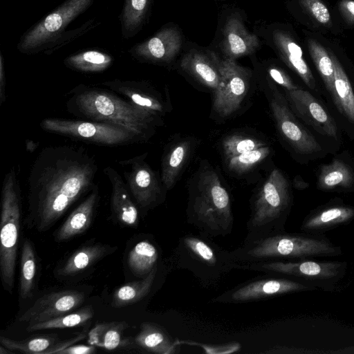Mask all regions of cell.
Segmentation results:
<instances>
[{
	"mask_svg": "<svg viewBox=\"0 0 354 354\" xmlns=\"http://www.w3.org/2000/svg\"><path fill=\"white\" fill-rule=\"evenodd\" d=\"M263 146L265 144L260 140L241 135L227 136L222 142V148L226 158L251 151Z\"/></svg>",
	"mask_w": 354,
	"mask_h": 354,
	"instance_id": "cell-41",
	"label": "cell"
},
{
	"mask_svg": "<svg viewBox=\"0 0 354 354\" xmlns=\"http://www.w3.org/2000/svg\"><path fill=\"white\" fill-rule=\"evenodd\" d=\"M354 219V207L344 205L327 206L311 213L303 221L300 230L304 232L324 234Z\"/></svg>",
	"mask_w": 354,
	"mask_h": 354,
	"instance_id": "cell-25",
	"label": "cell"
},
{
	"mask_svg": "<svg viewBox=\"0 0 354 354\" xmlns=\"http://www.w3.org/2000/svg\"><path fill=\"white\" fill-rule=\"evenodd\" d=\"M339 12L348 26H354V0H339Z\"/></svg>",
	"mask_w": 354,
	"mask_h": 354,
	"instance_id": "cell-43",
	"label": "cell"
},
{
	"mask_svg": "<svg viewBox=\"0 0 354 354\" xmlns=\"http://www.w3.org/2000/svg\"><path fill=\"white\" fill-rule=\"evenodd\" d=\"M270 105L279 132L296 152L310 154L322 150L313 136L295 118L277 89L272 92Z\"/></svg>",
	"mask_w": 354,
	"mask_h": 354,
	"instance_id": "cell-13",
	"label": "cell"
},
{
	"mask_svg": "<svg viewBox=\"0 0 354 354\" xmlns=\"http://www.w3.org/2000/svg\"><path fill=\"white\" fill-rule=\"evenodd\" d=\"M270 152V147L265 145L255 150L226 158L227 168L233 173L242 174L262 162Z\"/></svg>",
	"mask_w": 354,
	"mask_h": 354,
	"instance_id": "cell-40",
	"label": "cell"
},
{
	"mask_svg": "<svg viewBox=\"0 0 354 354\" xmlns=\"http://www.w3.org/2000/svg\"><path fill=\"white\" fill-rule=\"evenodd\" d=\"M150 0H125L121 24L126 37H129L142 24L149 8Z\"/></svg>",
	"mask_w": 354,
	"mask_h": 354,
	"instance_id": "cell-39",
	"label": "cell"
},
{
	"mask_svg": "<svg viewBox=\"0 0 354 354\" xmlns=\"http://www.w3.org/2000/svg\"><path fill=\"white\" fill-rule=\"evenodd\" d=\"M295 187L298 189H304L308 187V184L304 182L299 176V180L296 177L294 180Z\"/></svg>",
	"mask_w": 354,
	"mask_h": 354,
	"instance_id": "cell-48",
	"label": "cell"
},
{
	"mask_svg": "<svg viewBox=\"0 0 354 354\" xmlns=\"http://www.w3.org/2000/svg\"><path fill=\"white\" fill-rule=\"evenodd\" d=\"M96 346L86 345H71L60 352L59 354H91L95 352Z\"/></svg>",
	"mask_w": 354,
	"mask_h": 354,
	"instance_id": "cell-45",
	"label": "cell"
},
{
	"mask_svg": "<svg viewBox=\"0 0 354 354\" xmlns=\"http://www.w3.org/2000/svg\"><path fill=\"white\" fill-rule=\"evenodd\" d=\"M328 50L334 67V92L332 98L339 111L354 123V93L351 82L337 55L332 49Z\"/></svg>",
	"mask_w": 354,
	"mask_h": 354,
	"instance_id": "cell-26",
	"label": "cell"
},
{
	"mask_svg": "<svg viewBox=\"0 0 354 354\" xmlns=\"http://www.w3.org/2000/svg\"><path fill=\"white\" fill-rule=\"evenodd\" d=\"M113 63L111 55L102 51L90 50L71 55L64 60L66 66L84 73H99Z\"/></svg>",
	"mask_w": 354,
	"mask_h": 354,
	"instance_id": "cell-36",
	"label": "cell"
},
{
	"mask_svg": "<svg viewBox=\"0 0 354 354\" xmlns=\"http://www.w3.org/2000/svg\"><path fill=\"white\" fill-rule=\"evenodd\" d=\"M93 315L94 310L92 306H86L47 321L28 325L26 330L34 332L46 329L81 326L91 319Z\"/></svg>",
	"mask_w": 354,
	"mask_h": 354,
	"instance_id": "cell-37",
	"label": "cell"
},
{
	"mask_svg": "<svg viewBox=\"0 0 354 354\" xmlns=\"http://www.w3.org/2000/svg\"><path fill=\"white\" fill-rule=\"evenodd\" d=\"M158 266L140 280L124 283L113 292L111 306L121 308L135 304L144 299L150 292L156 274Z\"/></svg>",
	"mask_w": 354,
	"mask_h": 354,
	"instance_id": "cell-30",
	"label": "cell"
},
{
	"mask_svg": "<svg viewBox=\"0 0 354 354\" xmlns=\"http://www.w3.org/2000/svg\"><path fill=\"white\" fill-rule=\"evenodd\" d=\"M224 28L221 48L225 58L235 60L253 53L259 47L257 36L248 32L238 17L232 16Z\"/></svg>",
	"mask_w": 354,
	"mask_h": 354,
	"instance_id": "cell-23",
	"label": "cell"
},
{
	"mask_svg": "<svg viewBox=\"0 0 354 354\" xmlns=\"http://www.w3.org/2000/svg\"><path fill=\"white\" fill-rule=\"evenodd\" d=\"M6 75L2 55L0 56V106L6 101Z\"/></svg>",
	"mask_w": 354,
	"mask_h": 354,
	"instance_id": "cell-46",
	"label": "cell"
},
{
	"mask_svg": "<svg viewBox=\"0 0 354 354\" xmlns=\"http://www.w3.org/2000/svg\"><path fill=\"white\" fill-rule=\"evenodd\" d=\"M93 1H65L24 35L18 44V49L22 53H33L55 41L68 24L84 12Z\"/></svg>",
	"mask_w": 354,
	"mask_h": 354,
	"instance_id": "cell-10",
	"label": "cell"
},
{
	"mask_svg": "<svg viewBox=\"0 0 354 354\" xmlns=\"http://www.w3.org/2000/svg\"><path fill=\"white\" fill-rule=\"evenodd\" d=\"M68 113L83 120L122 127L140 141L147 140L160 124V118L138 107L108 89L80 84L67 94Z\"/></svg>",
	"mask_w": 354,
	"mask_h": 354,
	"instance_id": "cell-2",
	"label": "cell"
},
{
	"mask_svg": "<svg viewBox=\"0 0 354 354\" xmlns=\"http://www.w3.org/2000/svg\"><path fill=\"white\" fill-rule=\"evenodd\" d=\"M104 172L111 185V209L113 215L124 225L136 227L139 223V209L126 182L111 166L105 167Z\"/></svg>",
	"mask_w": 354,
	"mask_h": 354,
	"instance_id": "cell-18",
	"label": "cell"
},
{
	"mask_svg": "<svg viewBox=\"0 0 354 354\" xmlns=\"http://www.w3.org/2000/svg\"><path fill=\"white\" fill-rule=\"evenodd\" d=\"M292 111L306 124L323 136L337 139V129L333 118L308 91L300 88L286 91Z\"/></svg>",
	"mask_w": 354,
	"mask_h": 354,
	"instance_id": "cell-16",
	"label": "cell"
},
{
	"mask_svg": "<svg viewBox=\"0 0 354 354\" xmlns=\"http://www.w3.org/2000/svg\"><path fill=\"white\" fill-rule=\"evenodd\" d=\"M269 75L278 84L283 87L286 91H294L299 88L282 69L272 67L268 70Z\"/></svg>",
	"mask_w": 354,
	"mask_h": 354,
	"instance_id": "cell-42",
	"label": "cell"
},
{
	"mask_svg": "<svg viewBox=\"0 0 354 354\" xmlns=\"http://www.w3.org/2000/svg\"><path fill=\"white\" fill-rule=\"evenodd\" d=\"M159 252L156 246L149 240L138 242L129 251L128 266L138 277H145L158 266Z\"/></svg>",
	"mask_w": 354,
	"mask_h": 354,
	"instance_id": "cell-32",
	"label": "cell"
},
{
	"mask_svg": "<svg viewBox=\"0 0 354 354\" xmlns=\"http://www.w3.org/2000/svg\"><path fill=\"white\" fill-rule=\"evenodd\" d=\"M101 84L153 115L160 117L165 113V107L160 97L142 82L115 79Z\"/></svg>",
	"mask_w": 354,
	"mask_h": 354,
	"instance_id": "cell-19",
	"label": "cell"
},
{
	"mask_svg": "<svg viewBox=\"0 0 354 354\" xmlns=\"http://www.w3.org/2000/svg\"><path fill=\"white\" fill-rule=\"evenodd\" d=\"M220 60L214 53L190 51L183 56L180 66L199 82L214 91L221 82Z\"/></svg>",
	"mask_w": 354,
	"mask_h": 354,
	"instance_id": "cell-24",
	"label": "cell"
},
{
	"mask_svg": "<svg viewBox=\"0 0 354 354\" xmlns=\"http://www.w3.org/2000/svg\"><path fill=\"white\" fill-rule=\"evenodd\" d=\"M178 260L185 262L196 274L204 279L206 277H219L221 273L234 268L230 252H226L206 237L187 234L180 241Z\"/></svg>",
	"mask_w": 354,
	"mask_h": 354,
	"instance_id": "cell-9",
	"label": "cell"
},
{
	"mask_svg": "<svg viewBox=\"0 0 354 354\" xmlns=\"http://www.w3.org/2000/svg\"><path fill=\"white\" fill-rule=\"evenodd\" d=\"M342 254V248L332 243L324 234L285 231L244 243L241 248L230 252L236 263L299 260Z\"/></svg>",
	"mask_w": 354,
	"mask_h": 354,
	"instance_id": "cell-3",
	"label": "cell"
},
{
	"mask_svg": "<svg viewBox=\"0 0 354 354\" xmlns=\"http://www.w3.org/2000/svg\"><path fill=\"white\" fill-rule=\"evenodd\" d=\"M39 126L44 131L100 146L116 147L140 141L122 127L80 119L45 118Z\"/></svg>",
	"mask_w": 354,
	"mask_h": 354,
	"instance_id": "cell-8",
	"label": "cell"
},
{
	"mask_svg": "<svg viewBox=\"0 0 354 354\" xmlns=\"http://www.w3.org/2000/svg\"><path fill=\"white\" fill-rule=\"evenodd\" d=\"M39 146V142L30 140H26V149L29 152L35 151Z\"/></svg>",
	"mask_w": 354,
	"mask_h": 354,
	"instance_id": "cell-47",
	"label": "cell"
},
{
	"mask_svg": "<svg viewBox=\"0 0 354 354\" xmlns=\"http://www.w3.org/2000/svg\"><path fill=\"white\" fill-rule=\"evenodd\" d=\"M147 154L120 160L129 190L142 214L159 204L162 186L156 172L145 162Z\"/></svg>",
	"mask_w": 354,
	"mask_h": 354,
	"instance_id": "cell-11",
	"label": "cell"
},
{
	"mask_svg": "<svg viewBox=\"0 0 354 354\" xmlns=\"http://www.w3.org/2000/svg\"><path fill=\"white\" fill-rule=\"evenodd\" d=\"M273 40L282 61L295 72L311 89L315 88L313 73L304 58L302 48L297 39L290 32L277 30Z\"/></svg>",
	"mask_w": 354,
	"mask_h": 354,
	"instance_id": "cell-22",
	"label": "cell"
},
{
	"mask_svg": "<svg viewBox=\"0 0 354 354\" xmlns=\"http://www.w3.org/2000/svg\"><path fill=\"white\" fill-rule=\"evenodd\" d=\"M19 276V298L21 300L31 299L36 289L38 260L32 241L26 239L23 243Z\"/></svg>",
	"mask_w": 354,
	"mask_h": 354,
	"instance_id": "cell-28",
	"label": "cell"
},
{
	"mask_svg": "<svg viewBox=\"0 0 354 354\" xmlns=\"http://www.w3.org/2000/svg\"><path fill=\"white\" fill-rule=\"evenodd\" d=\"M57 342L58 338L55 335H42L22 340L0 337L1 344L10 351L29 354H47Z\"/></svg>",
	"mask_w": 354,
	"mask_h": 354,
	"instance_id": "cell-38",
	"label": "cell"
},
{
	"mask_svg": "<svg viewBox=\"0 0 354 354\" xmlns=\"http://www.w3.org/2000/svg\"><path fill=\"white\" fill-rule=\"evenodd\" d=\"M85 301L83 292L63 290L38 298L19 317L28 325L39 323L77 310Z\"/></svg>",
	"mask_w": 354,
	"mask_h": 354,
	"instance_id": "cell-15",
	"label": "cell"
},
{
	"mask_svg": "<svg viewBox=\"0 0 354 354\" xmlns=\"http://www.w3.org/2000/svg\"><path fill=\"white\" fill-rule=\"evenodd\" d=\"M117 250L116 246L100 243L82 245L57 266L55 270V274L58 277L67 279L82 274Z\"/></svg>",
	"mask_w": 354,
	"mask_h": 354,
	"instance_id": "cell-20",
	"label": "cell"
},
{
	"mask_svg": "<svg viewBox=\"0 0 354 354\" xmlns=\"http://www.w3.org/2000/svg\"><path fill=\"white\" fill-rule=\"evenodd\" d=\"M182 37L178 30L167 28L132 49L133 54L142 59L153 62H170L179 52Z\"/></svg>",
	"mask_w": 354,
	"mask_h": 354,
	"instance_id": "cell-17",
	"label": "cell"
},
{
	"mask_svg": "<svg viewBox=\"0 0 354 354\" xmlns=\"http://www.w3.org/2000/svg\"><path fill=\"white\" fill-rule=\"evenodd\" d=\"M128 327L125 321L97 324L88 333V344L108 351L115 350L126 344L123 333Z\"/></svg>",
	"mask_w": 354,
	"mask_h": 354,
	"instance_id": "cell-29",
	"label": "cell"
},
{
	"mask_svg": "<svg viewBox=\"0 0 354 354\" xmlns=\"http://www.w3.org/2000/svg\"><path fill=\"white\" fill-rule=\"evenodd\" d=\"M348 268L346 261H322L307 259L235 263L234 268L278 273L297 279L324 291L337 290Z\"/></svg>",
	"mask_w": 354,
	"mask_h": 354,
	"instance_id": "cell-7",
	"label": "cell"
},
{
	"mask_svg": "<svg viewBox=\"0 0 354 354\" xmlns=\"http://www.w3.org/2000/svg\"><path fill=\"white\" fill-rule=\"evenodd\" d=\"M310 56L331 96L334 92V67L328 48L310 35L306 38Z\"/></svg>",
	"mask_w": 354,
	"mask_h": 354,
	"instance_id": "cell-35",
	"label": "cell"
},
{
	"mask_svg": "<svg viewBox=\"0 0 354 354\" xmlns=\"http://www.w3.org/2000/svg\"><path fill=\"white\" fill-rule=\"evenodd\" d=\"M307 17V26L321 31L339 32V26L323 0H297Z\"/></svg>",
	"mask_w": 354,
	"mask_h": 354,
	"instance_id": "cell-34",
	"label": "cell"
},
{
	"mask_svg": "<svg viewBox=\"0 0 354 354\" xmlns=\"http://www.w3.org/2000/svg\"><path fill=\"white\" fill-rule=\"evenodd\" d=\"M84 331L79 335L73 337L70 339L57 342L47 353V354L57 353L59 354L62 351L66 348L75 344L76 342H80L86 337Z\"/></svg>",
	"mask_w": 354,
	"mask_h": 354,
	"instance_id": "cell-44",
	"label": "cell"
},
{
	"mask_svg": "<svg viewBox=\"0 0 354 354\" xmlns=\"http://www.w3.org/2000/svg\"><path fill=\"white\" fill-rule=\"evenodd\" d=\"M135 343L142 349L158 354L176 353V343L158 325L143 322L134 339Z\"/></svg>",
	"mask_w": 354,
	"mask_h": 354,
	"instance_id": "cell-27",
	"label": "cell"
},
{
	"mask_svg": "<svg viewBox=\"0 0 354 354\" xmlns=\"http://www.w3.org/2000/svg\"><path fill=\"white\" fill-rule=\"evenodd\" d=\"M290 203L287 179L279 169H274L254 201L245 243L283 232Z\"/></svg>",
	"mask_w": 354,
	"mask_h": 354,
	"instance_id": "cell-5",
	"label": "cell"
},
{
	"mask_svg": "<svg viewBox=\"0 0 354 354\" xmlns=\"http://www.w3.org/2000/svg\"><path fill=\"white\" fill-rule=\"evenodd\" d=\"M313 286L299 280L267 278L245 283L216 298L222 302H243L292 292L313 290Z\"/></svg>",
	"mask_w": 354,
	"mask_h": 354,
	"instance_id": "cell-14",
	"label": "cell"
},
{
	"mask_svg": "<svg viewBox=\"0 0 354 354\" xmlns=\"http://www.w3.org/2000/svg\"><path fill=\"white\" fill-rule=\"evenodd\" d=\"M354 180L351 168L339 159H334L330 164L321 167L318 176V187L322 190L335 188H350Z\"/></svg>",
	"mask_w": 354,
	"mask_h": 354,
	"instance_id": "cell-33",
	"label": "cell"
},
{
	"mask_svg": "<svg viewBox=\"0 0 354 354\" xmlns=\"http://www.w3.org/2000/svg\"><path fill=\"white\" fill-rule=\"evenodd\" d=\"M219 68L221 82L214 91L212 109L219 115L228 117L240 108L246 97L250 75L248 71L234 59L220 60Z\"/></svg>",
	"mask_w": 354,
	"mask_h": 354,
	"instance_id": "cell-12",
	"label": "cell"
},
{
	"mask_svg": "<svg viewBox=\"0 0 354 354\" xmlns=\"http://www.w3.org/2000/svg\"><path fill=\"white\" fill-rule=\"evenodd\" d=\"M21 195L14 168L6 174L1 189L0 274L5 290L12 294L21 218Z\"/></svg>",
	"mask_w": 354,
	"mask_h": 354,
	"instance_id": "cell-6",
	"label": "cell"
},
{
	"mask_svg": "<svg viewBox=\"0 0 354 354\" xmlns=\"http://www.w3.org/2000/svg\"><path fill=\"white\" fill-rule=\"evenodd\" d=\"M190 149V142L185 140L175 144L165 153L162 162L161 181L166 189H171L175 185Z\"/></svg>",
	"mask_w": 354,
	"mask_h": 354,
	"instance_id": "cell-31",
	"label": "cell"
},
{
	"mask_svg": "<svg viewBox=\"0 0 354 354\" xmlns=\"http://www.w3.org/2000/svg\"><path fill=\"white\" fill-rule=\"evenodd\" d=\"M188 221L204 236H225L231 232L234 218L228 192L213 170L201 173L189 203Z\"/></svg>",
	"mask_w": 354,
	"mask_h": 354,
	"instance_id": "cell-4",
	"label": "cell"
},
{
	"mask_svg": "<svg viewBox=\"0 0 354 354\" xmlns=\"http://www.w3.org/2000/svg\"><path fill=\"white\" fill-rule=\"evenodd\" d=\"M99 199V188L95 185L56 231L55 241L64 242L86 232L91 226Z\"/></svg>",
	"mask_w": 354,
	"mask_h": 354,
	"instance_id": "cell-21",
	"label": "cell"
},
{
	"mask_svg": "<svg viewBox=\"0 0 354 354\" xmlns=\"http://www.w3.org/2000/svg\"><path fill=\"white\" fill-rule=\"evenodd\" d=\"M95 158L82 147H44L28 178L24 226L38 232L50 229L77 201L95 185Z\"/></svg>",
	"mask_w": 354,
	"mask_h": 354,
	"instance_id": "cell-1",
	"label": "cell"
}]
</instances>
